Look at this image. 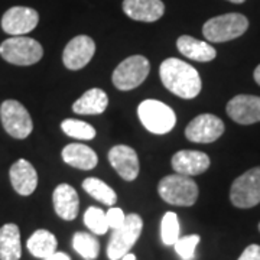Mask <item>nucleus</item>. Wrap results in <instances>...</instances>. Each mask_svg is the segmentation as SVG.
Instances as JSON below:
<instances>
[{"label":"nucleus","instance_id":"7ed1b4c3","mask_svg":"<svg viewBox=\"0 0 260 260\" xmlns=\"http://www.w3.org/2000/svg\"><path fill=\"white\" fill-rule=\"evenodd\" d=\"M249 29V19L242 13H225L207 20L203 35L210 42H227L242 37Z\"/></svg>","mask_w":260,"mask_h":260},{"label":"nucleus","instance_id":"423d86ee","mask_svg":"<svg viewBox=\"0 0 260 260\" xmlns=\"http://www.w3.org/2000/svg\"><path fill=\"white\" fill-rule=\"evenodd\" d=\"M143 229V221L139 214L126 215L124 223L113 230L110 242L107 244V256L110 260H120L136 244Z\"/></svg>","mask_w":260,"mask_h":260},{"label":"nucleus","instance_id":"9b49d317","mask_svg":"<svg viewBox=\"0 0 260 260\" xmlns=\"http://www.w3.org/2000/svg\"><path fill=\"white\" fill-rule=\"evenodd\" d=\"M39 13L32 8L15 6L5 12L2 18V29L12 37H23L37 28Z\"/></svg>","mask_w":260,"mask_h":260},{"label":"nucleus","instance_id":"6ab92c4d","mask_svg":"<svg viewBox=\"0 0 260 260\" xmlns=\"http://www.w3.org/2000/svg\"><path fill=\"white\" fill-rule=\"evenodd\" d=\"M177 48L179 52L186 58L198 61V62H210L217 56V51L213 45L205 41H200L189 35H182L178 38Z\"/></svg>","mask_w":260,"mask_h":260},{"label":"nucleus","instance_id":"0eeeda50","mask_svg":"<svg viewBox=\"0 0 260 260\" xmlns=\"http://www.w3.org/2000/svg\"><path fill=\"white\" fill-rule=\"evenodd\" d=\"M150 71L148 58L143 55H132L121 61L113 73V84L121 91H129L146 80Z\"/></svg>","mask_w":260,"mask_h":260},{"label":"nucleus","instance_id":"5701e85b","mask_svg":"<svg viewBox=\"0 0 260 260\" xmlns=\"http://www.w3.org/2000/svg\"><path fill=\"white\" fill-rule=\"evenodd\" d=\"M28 250L32 256L39 259H47L56 251V237L48 230H37L28 239Z\"/></svg>","mask_w":260,"mask_h":260},{"label":"nucleus","instance_id":"dca6fc26","mask_svg":"<svg viewBox=\"0 0 260 260\" xmlns=\"http://www.w3.org/2000/svg\"><path fill=\"white\" fill-rule=\"evenodd\" d=\"M123 12L133 20L156 22L165 13L162 0H123Z\"/></svg>","mask_w":260,"mask_h":260},{"label":"nucleus","instance_id":"c85d7f7f","mask_svg":"<svg viewBox=\"0 0 260 260\" xmlns=\"http://www.w3.org/2000/svg\"><path fill=\"white\" fill-rule=\"evenodd\" d=\"M200 236L198 234H191L181 237L175 242V251L179 254V257L182 260H192L195 257V249L200 243Z\"/></svg>","mask_w":260,"mask_h":260},{"label":"nucleus","instance_id":"6e6552de","mask_svg":"<svg viewBox=\"0 0 260 260\" xmlns=\"http://www.w3.org/2000/svg\"><path fill=\"white\" fill-rule=\"evenodd\" d=\"M0 120L5 130L15 139H26L34 130L30 114L25 106L16 100H6L2 103Z\"/></svg>","mask_w":260,"mask_h":260},{"label":"nucleus","instance_id":"72a5a7b5","mask_svg":"<svg viewBox=\"0 0 260 260\" xmlns=\"http://www.w3.org/2000/svg\"><path fill=\"white\" fill-rule=\"evenodd\" d=\"M120 260H136V256L133 253H126Z\"/></svg>","mask_w":260,"mask_h":260},{"label":"nucleus","instance_id":"b1692460","mask_svg":"<svg viewBox=\"0 0 260 260\" xmlns=\"http://www.w3.org/2000/svg\"><path fill=\"white\" fill-rule=\"evenodd\" d=\"M83 189L88 195H91L94 200L100 201L103 204L112 207L117 203V195L113 191L112 186L103 182L99 178H87L84 179Z\"/></svg>","mask_w":260,"mask_h":260},{"label":"nucleus","instance_id":"bb28decb","mask_svg":"<svg viewBox=\"0 0 260 260\" xmlns=\"http://www.w3.org/2000/svg\"><path fill=\"white\" fill-rule=\"evenodd\" d=\"M179 221L178 215L172 211H168L162 218L160 223V239L164 244L167 246H174L175 242L179 239Z\"/></svg>","mask_w":260,"mask_h":260},{"label":"nucleus","instance_id":"c756f323","mask_svg":"<svg viewBox=\"0 0 260 260\" xmlns=\"http://www.w3.org/2000/svg\"><path fill=\"white\" fill-rule=\"evenodd\" d=\"M106 217H107V223H109V227L110 229H117L120 227L121 224L124 223L126 220V215L123 213L121 208H117V207H112L107 213H106Z\"/></svg>","mask_w":260,"mask_h":260},{"label":"nucleus","instance_id":"f03ea898","mask_svg":"<svg viewBox=\"0 0 260 260\" xmlns=\"http://www.w3.org/2000/svg\"><path fill=\"white\" fill-rule=\"evenodd\" d=\"M158 192L168 204L178 207H191L198 200V185L194 179L179 174L162 178L158 185Z\"/></svg>","mask_w":260,"mask_h":260},{"label":"nucleus","instance_id":"4be33fe9","mask_svg":"<svg viewBox=\"0 0 260 260\" xmlns=\"http://www.w3.org/2000/svg\"><path fill=\"white\" fill-rule=\"evenodd\" d=\"M22 256L20 232L16 224H5L0 229V260H19Z\"/></svg>","mask_w":260,"mask_h":260},{"label":"nucleus","instance_id":"2f4dec72","mask_svg":"<svg viewBox=\"0 0 260 260\" xmlns=\"http://www.w3.org/2000/svg\"><path fill=\"white\" fill-rule=\"evenodd\" d=\"M44 260H71L70 259V256L68 254H65V253H62V251H55L54 254H51L49 257H47V259Z\"/></svg>","mask_w":260,"mask_h":260},{"label":"nucleus","instance_id":"f3484780","mask_svg":"<svg viewBox=\"0 0 260 260\" xmlns=\"http://www.w3.org/2000/svg\"><path fill=\"white\" fill-rule=\"evenodd\" d=\"M10 182L13 189L20 195H30L37 189L38 185V174L34 165L25 160L19 159L15 162L9 171Z\"/></svg>","mask_w":260,"mask_h":260},{"label":"nucleus","instance_id":"473e14b6","mask_svg":"<svg viewBox=\"0 0 260 260\" xmlns=\"http://www.w3.org/2000/svg\"><path fill=\"white\" fill-rule=\"evenodd\" d=\"M254 80H256V83L260 85V64L256 67V70H254Z\"/></svg>","mask_w":260,"mask_h":260},{"label":"nucleus","instance_id":"a211bd4d","mask_svg":"<svg viewBox=\"0 0 260 260\" xmlns=\"http://www.w3.org/2000/svg\"><path fill=\"white\" fill-rule=\"evenodd\" d=\"M54 208L58 217L62 220L71 221L78 215V208H80V198L74 188L68 184H61L55 188L54 191Z\"/></svg>","mask_w":260,"mask_h":260},{"label":"nucleus","instance_id":"1a4fd4ad","mask_svg":"<svg viewBox=\"0 0 260 260\" xmlns=\"http://www.w3.org/2000/svg\"><path fill=\"white\" fill-rule=\"evenodd\" d=\"M230 200L237 208H251L260 203V167L234 179L230 189Z\"/></svg>","mask_w":260,"mask_h":260},{"label":"nucleus","instance_id":"20e7f679","mask_svg":"<svg viewBox=\"0 0 260 260\" xmlns=\"http://www.w3.org/2000/svg\"><path fill=\"white\" fill-rule=\"evenodd\" d=\"M0 56L13 65H34L44 56V48L37 39L12 37L2 42Z\"/></svg>","mask_w":260,"mask_h":260},{"label":"nucleus","instance_id":"aec40b11","mask_svg":"<svg viewBox=\"0 0 260 260\" xmlns=\"http://www.w3.org/2000/svg\"><path fill=\"white\" fill-rule=\"evenodd\" d=\"M62 159L67 165L90 171L97 165L99 158L93 149L83 143H70L62 149Z\"/></svg>","mask_w":260,"mask_h":260},{"label":"nucleus","instance_id":"412c9836","mask_svg":"<svg viewBox=\"0 0 260 260\" xmlns=\"http://www.w3.org/2000/svg\"><path fill=\"white\" fill-rule=\"evenodd\" d=\"M109 106V97L102 88H91L73 104V112L77 114H102Z\"/></svg>","mask_w":260,"mask_h":260},{"label":"nucleus","instance_id":"f704fd0d","mask_svg":"<svg viewBox=\"0 0 260 260\" xmlns=\"http://www.w3.org/2000/svg\"><path fill=\"white\" fill-rule=\"evenodd\" d=\"M227 2H232V3H236V5H242L246 0H227Z\"/></svg>","mask_w":260,"mask_h":260},{"label":"nucleus","instance_id":"f257e3e1","mask_svg":"<svg viewBox=\"0 0 260 260\" xmlns=\"http://www.w3.org/2000/svg\"><path fill=\"white\" fill-rule=\"evenodd\" d=\"M159 74L162 84L171 93L181 99H194L201 91L203 84L198 71L191 64H186L185 61L178 58H168L160 64Z\"/></svg>","mask_w":260,"mask_h":260},{"label":"nucleus","instance_id":"f8f14e48","mask_svg":"<svg viewBox=\"0 0 260 260\" xmlns=\"http://www.w3.org/2000/svg\"><path fill=\"white\" fill-rule=\"evenodd\" d=\"M95 52V42L87 35L73 38L62 52V62L68 70H81L91 61Z\"/></svg>","mask_w":260,"mask_h":260},{"label":"nucleus","instance_id":"9d476101","mask_svg":"<svg viewBox=\"0 0 260 260\" xmlns=\"http://www.w3.org/2000/svg\"><path fill=\"white\" fill-rule=\"evenodd\" d=\"M223 133V120L210 113L197 116L185 129L186 139L194 143H211L221 138Z\"/></svg>","mask_w":260,"mask_h":260},{"label":"nucleus","instance_id":"4468645a","mask_svg":"<svg viewBox=\"0 0 260 260\" xmlns=\"http://www.w3.org/2000/svg\"><path fill=\"white\" fill-rule=\"evenodd\" d=\"M109 160L116 172L126 181H133L139 175V158L136 150L126 145H116L109 152Z\"/></svg>","mask_w":260,"mask_h":260},{"label":"nucleus","instance_id":"393cba45","mask_svg":"<svg viewBox=\"0 0 260 260\" xmlns=\"http://www.w3.org/2000/svg\"><path fill=\"white\" fill-rule=\"evenodd\" d=\"M73 247L85 260H95L100 253L99 240L88 233L78 232L73 237Z\"/></svg>","mask_w":260,"mask_h":260},{"label":"nucleus","instance_id":"a878e982","mask_svg":"<svg viewBox=\"0 0 260 260\" xmlns=\"http://www.w3.org/2000/svg\"><path fill=\"white\" fill-rule=\"evenodd\" d=\"M61 129L67 136L80 140H91L95 138V129L83 120L67 119L61 123Z\"/></svg>","mask_w":260,"mask_h":260},{"label":"nucleus","instance_id":"ddd939ff","mask_svg":"<svg viewBox=\"0 0 260 260\" xmlns=\"http://www.w3.org/2000/svg\"><path fill=\"white\" fill-rule=\"evenodd\" d=\"M227 114L239 124H253L260 121V97L240 94L227 104Z\"/></svg>","mask_w":260,"mask_h":260},{"label":"nucleus","instance_id":"7c9ffc66","mask_svg":"<svg viewBox=\"0 0 260 260\" xmlns=\"http://www.w3.org/2000/svg\"><path fill=\"white\" fill-rule=\"evenodd\" d=\"M237 260H260L259 244H250V246H247L242 253V256Z\"/></svg>","mask_w":260,"mask_h":260},{"label":"nucleus","instance_id":"c9c22d12","mask_svg":"<svg viewBox=\"0 0 260 260\" xmlns=\"http://www.w3.org/2000/svg\"><path fill=\"white\" fill-rule=\"evenodd\" d=\"M259 230H260V223H259Z\"/></svg>","mask_w":260,"mask_h":260},{"label":"nucleus","instance_id":"2eb2a0df","mask_svg":"<svg viewBox=\"0 0 260 260\" xmlns=\"http://www.w3.org/2000/svg\"><path fill=\"white\" fill-rule=\"evenodd\" d=\"M172 168L179 175H201L210 168V158L200 150H179L172 156Z\"/></svg>","mask_w":260,"mask_h":260},{"label":"nucleus","instance_id":"39448f33","mask_svg":"<svg viewBox=\"0 0 260 260\" xmlns=\"http://www.w3.org/2000/svg\"><path fill=\"white\" fill-rule=\"evenodd\" d=\"M138 116L145 129L155 135H165L177 124L175 112L165 103L158 100H145L140 103Z\"/></svg>","mask_w":260,"mask_h":260},{"label":"nucleus","instance_id":"cd10ccee","mask_svg":"<svg viewBox=\"0 0 260 260\" xmlns=\"http://www.w3.org/2000/svg\"><path fill=\"white\" fill-rule=\"evenodd\" d=\"M84 223L85 225L94 233V234H106L109 232V223H107V217L106 213L99 207H90L87 208V211L84 214Z\"/></svg>","mask_w":260,"mask_h":260}]
</instances>
